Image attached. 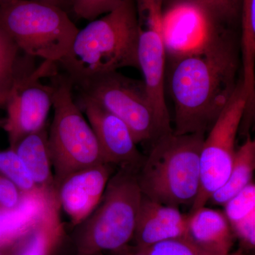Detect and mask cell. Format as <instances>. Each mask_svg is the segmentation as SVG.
<instances>
[{"label": "cell", "instance_id": "9a60e30c", "mask_svg": "<svg viewBox=\"0 0 255 255\" xmlns=\"http://www.w3.org/2000/svg\"><path fill=\"white\" fill-rule=\"evenodd\" d=\"M188 237L205 251L227 255L234 245L235 235L224 213L203 206L188 214Z\"/></svg>", "mask_w": 255, "mask_h": 255}, {"label": "cell", "instance_id": "5b68a950", "mask_svg": "<svg viewBox=\"0 0 255 255\" xmlns=\"http://www.w3.org/2000/svg\"><path fill=\"white\" fill-rule=\"evenodd\" d=\"M49 79L54 116L48 142L57 187L69 174L106 162L95 132L75 102L70 79L59 73Z\"/></svg>", "mask_w": 255, "mask_h": 255}, {"label": "cell", "instance_id": "8fae6325", "mask_svg": "<svg viewBox=\"0 0 255 255\" xmlns=\"http://www.w3.org/2000/svg\"><path fill=\"white\" fill-rule=\"evenodd\" d=\"M74 98L95 132L106 163L137 172L145 157L125 122L90 99Z\"/></svg>", "mask_w": 255, "mask_h": 255}, {"label": "cell", "instance_id": "ba28073f", "mask_svg": "<svg viewBox=\"0 0 255 255\" xmlns=\"http://www.w3.org/2000/svg\"><path fill=\"white\" fill-rule=\"evenodd\" d=\"M58 73L57 63L43 61L33 68L30 59L15 78L4 107L6 117L0 121V128L7 135L10 148H14L23 137L46 127L53 107V89L41 80Z\"/></svg>", "mask_w": 255, "mask_h": 255}, {"label": "cell", "instance_id": "9c48e42d", "mask_svg": "<svg viewBox=\"0 0 255 255\" xmlns=\"http://www.w3.org/2000/svg\"><path fill=\"white\" fill-rule=\"evenodd\" d=\"M242 80L224 110L208 132L200 155V186L190 212L205 206L215 191L226 182L236 157V137L246 108Z\"/></svg>", "mask_w": 255, "mask_h": 255}, {"label": "cell", "instance_id": "83f0119b", "mask_svg": "<svg viewBox=\"0 0 255 255\" xmlns=\"http://www.w3.org/2000/svg\"><path fill=\"white\" fill-rule=\"evenodd\" d=\"M114 255H145L135 248V246H128L124 247L119 251L114 252Z\"/></svg>", "mask_w": 255, "mask_h": 255}, {"label": "cell", "instance_id": "ac0fdd59", "mask_svg": "<svg viewBox=\"0 0 255 255\" xmlns=\"http://www.w3.org/2000/svg\"><path fill=\"white\" fill-rule=\"evenodd\" d=\"M47 128L23 137L14 150L22 160L36 187L45 194L56 192Z\"/></svg>", "mask_w": 255, "mask_h": 255}, {"label": "cell", "instance_id": "f1b7e54d", "mask_svg": "<svg viewBox=\"0 0 255 255\" xmlns=\"http://www.w3.org/2000/svg\"><path fill=\"white\" fill-rule=\"evenodd\" d=\"M16 245L7 248H0V255H14Z\"/></svg>", "mask_w": 255, "mask_h": 255}, {"label": "cell", "instance_id": "8992f818", "mask_svg": "<svg viewBox=\"0 0 255 255\" xmlns=\"http://www.w3.org/2000/svg\"><path fill=\"white\" fill-rule=\"evenodd\" d=\"M0 28L19 51L55 63L67 54L79 31L68 13L33 0L0 5Z\"/></svg>", "mask_w": 255, "mask_h": 255}, {"label": "cell", "instance_id": "f546056e", "mask_svg": "<svg viewBox=\"0 0 255 255\" xmlns=\"http://www.w3.org/2000/svg\"><path fill=\"white\" fill-rule=\"evenodd\" d=\"M7 95H0V108L4 107L5 104H6V99H7Z\"/></svg>", "mask_w": 255, "mask_h": 255}, {"label": "cell", "instance_id": "cb8c5ba5", "mask_svg": "<svg viewBox=\"0 0 255 255\" xmlns=\"http://www.w3.org/2000/svg\"><path fill=\"white\" fill-rule=\"evenodd\" d=\"M136 248L145 255H217L201 248L187 235L159 242L146 248Z\"/></svg>", "mask_w": 255, "mask_h": 255}, {"label": "cell", "instance_id": "7c38bea8", "mask_svg": "<svg viewBox=\"0 0 255 255\" xmlns=\"http://www.w3.org/2000/svg\"><path fill=\"white\" fill-rule=\"evenodd\" d=\"M115 166L97 164L69 174L56 187L60 209L77 227L93 212L100 202Z\"/></svg>", "mask_w": 255, "mask_h": 255}, {"label": "cell", "instance_id": "d4e9b609", "mask_svg": "<svg viewBox=\"0 0 255 255\" xmlns=\"http://www.w3.org/2000/svg\"><path fill=\"white\" fill-rule=\"evenodd\" d=\"M124 0H74L72 14L77 18L93 21L118 7Z\"/></svg>", "mask_w": 255, "mask_h": 255}, {"label": "cell", "instance_id": "277c9868", "mask_svg": "<svg viewBox=\"0 0 255 255\" xmlns=\"http://www.w3.org/2000/svg\"><path fill=\"white\" fill-rule=\"evenodd\" d=\"M142 194L137 172L119 168L107 183L100 202L78 227L76 255L114 253L133 238Z\"/></svg>", "mask_w": 255, "mask_h": 255}, {"label": "cell", "instance_id": "2e32d148", "mask_svg": "<svg viewBox=\"0 0 255 255\" xmlns=\"http://www.w3.org/2000/svg\"><path fill=\"white\" fill-rule=\"evenodd\" d=\"M56 192L48 194L41 219L26 237L15 246L14 255H51L65 234Z\"/></svg>", "mask_w": 255, "mask_h": 255}, {"label": "cell", "instance_id": "d6986e66", "mask_svg": "<svg viewBox=\"0 0 255 255\" xmlns=\"http://www.w3.org/2000/svg\"><path fill=\"white\" fill-rule=\"evenodd\" d=\"M224 214L235 236L246 248L255 246V185L251 182L225 204Z\"/></svg>", "mask_w": 255, "mask_h": 255}, {"label": "cell", "instance_id": "30bf717a", "mask_svg": "<svg viewBox=\"0 0 255 255\" xmlns=\"http://www.w3.org/2000/svg\"><path fill=\"white\" fill-rule=\"evenodd\" d=\"M137 28V55L147 93L162 132L172 131L164 95L165 42L163 31L164 0H134Z\"/></svg>", "mask_w": 255, "mask_h": 255}, {"label": "cell", "instance_id": "44dd1931", "mask_svg": "<svg viewBox=\"0 0 255 255\" xmlns=\"http://www.w3.org/2000/svg\"><path fill=\"white\" fill-rule=\"evenodd\" d=\"M19 50L0 28V95H7L15 78L22 70L26 58L19 55Z\"/></svg>", "mask_w": 255, "mask_h": 255}, {"label": "cell", "instance_id": "4316f807", "mask_svg": "<svg viewBox=\"0 0 255 255\" xmlns=\"http://www.w3.org/2000/svg\"><path fill=\"white\" fill-rule=\"evenodd\" d=\"M33 1L56 6L68 13L69 15L72 14L74 0H33Z\"/></svg>", "mask_w": 255, "mask_h": 255}, {"label": "cell", "instance_id": "603a6c76", "mask_svg": "<svg viewBox=\"0 0 255 255\" xmlns=\"http://www.w3.org/2000/svg\"><path fill=\"white\" fill-rule=\"evenodd\" d=\"M199 6L216 22L225 27L236 28L240 21L242 0H182Z\"/></svg>", "mask_w": 255, "mask_h": 255}, {"label": "cell", "instance_id": "6da1fadb", "mask_svg": "<svg viewBox=\"0 0 255 255\" xmlns=\"http://www.w3.org/2000/svg\"><path fill=\"white\" fill-rule=\"evenodd\" d=\"M168 58L169 92L175 111L173 132L206 135L241 79L237 33L219 26L199 46Z\"/></svg>", "mask_w": 255, "mask_h": 255}, {"label": "cell", "instance_id": "3957f363", "mask_svg": "<svg viewBox=\"0 0 255 255\" xmlns=\"http://www.w3.org/2000/svg\"><path fill=\"white\" fill-rule=\"evenodd\" d=\"M206 135H159L137 172L142 195L165 205H192L200 186V155Z\"/></svg>", "mask_w": 255, "mask_h": 255}, {"label": "cell", "instance_id": "484cf974", "mask_svg": "<svg viewBox=\"0 0 255 255\" xmlns=\"http://www.w3.org/2000/svg\"><path fill=\"white\" fill-rule=\"evenodd\" d=\"M23 194L13 183L0 174V208L11 209L21 202Z\"/></svg>", "mask_w": 255, "mask_h": 255}, {"label": "cell", "instance_id": "4fadbf2b", "mask_svg": "<svg viewBox=\"0 0 255 255\" xmlns=\"http://www.w3.org/2000/svg\"><path fill=\"white\" fill-rule=\"evenodd\" d=\"M188 215L177 206L165 205L142 195L132 241L143 248L187 235Z\"/></svg>", "mask_w": 255, "mask_h": 255}, {"label": "cell", "instance_id": "4dcf8cb0", "mask_svg": "<svg viewBox=\"0 0 255 255\" xmlns=\"http://www.w3.org/2000/svg\"><path fill=\"white\" fill-rule=\"evenodd\" d=\"M227 255H244L243 254V252L241 251V250H238V251L234 252V253H230L229 254Z\"/></svg>", "mask_w": 255, "mask_h": 255}, {"label": "cell", "instance_id": "e0dca14e", "mask_svg": "<svg viewBox=\"0 0 255 255\" xmlns=\"http://www.w3.org/2000/svg\"><path fill=\"white\" fill-rule=\"evenodd\" d=\"M48 194L42 191L23 194L16 207L0 208V248L15 246L31 232L44 211Z\"/></svg>", "mask_w": 255, "mask_h": 255}, {"label": "cell", "instance_id": "7a4b0ae2", "mask_svg": "<svg viewBox=\"0 0 255 255\" xmlns=\"http://www.w3.org/2000/svg\"><path fill=\"white\" fill-rule=\"evenodd\" d=\"M138 28L134 0L79 30L59 65L71 82L124 68L139 69Z\"/></svg>", "mask_w": 255, "mask_h": 255}, {"label": "cell", "instance_id": "d6a6232c", "mask_svg": "<svg viewBox=\"0 0 255 255\" xmlns=\"http://www.w3.org/2000/svg\"><path fill=\"white\" fill-rule=\"evenodd\" d=\"M98 255H104V253H101V254Z\"/></svg>", "mask_w": 255, "mask_h": 255}, {"label": "cell", "instance_id": "1f68e13d", "mask_svg": "<svg viewBox=\"0 0 255 255\" xmlns=\"http://www.w3.org/2000/svg\"><path fill=\"white\" fill-rule=\"evenodd\" d=\"M11 1H12V0H0V5L6 4V3Z\"/></svg>", "mask_w": 255, "mask_h": 255}, {"label": "cell", "instance_id": "5bb4252c", "mask_svg": "<svg viewBox=\"0 0 255 255\" xmlns=\"http://www.w3.org/2000/svg\"><path fill=\"white\" fill-rule=\"evenodd\" d=\"M240 22L241 80L246 105L239 133L247 136L255 115V0H242Z\"/></svg>", "mask_w": 255, "mask_h": 255}, {"label": "cell", "instance_id": "52a82bcc", "mask_svg": "<svg viewBox=\"0 0 255 255\" xmlns=\"http://www.w3.org/2000/svg\"><path fill=\"white\" fill-rule=\"evenodd\" d=\"M72 85L74 95L94 101L125 122L137 144L152 142L165 133L159 127L143 80L113 71Z\"/></svg>", "mask_w": 255, "mask_h": 255}, {"label": "cell", "instance_id": "ffe728a7", "mask_svg": "<svg viewBox=\"0 0 255 255\" xmlns=\"http://www.w3.org/2000/svg\"><path fill=\"white\" fill-rule=\"evenodd\" d=\"M255 169V141L251 135L246 137L243 145L237 149L231 173L226 182L215 191L209 201L224 206L231 198L251 184Z\"/></svg>", "mask_w": 255, "mask_h": 255}, {"label": "cell", "instance_id": "7402d4cb", "mask_svg": "<svg viewBox=\"0 0 255 255\" xmlns=\"http://www.w3.org/2000/svg\"><path fill=\"white\" fill-rule=\"evenodd\" d=\"M0 174L14 183L23 194L40 191L32 180L22 160L12 148L0 150Z\"/></svg>", "mask_w": 255, "mask_h": 255}]
</instances>
